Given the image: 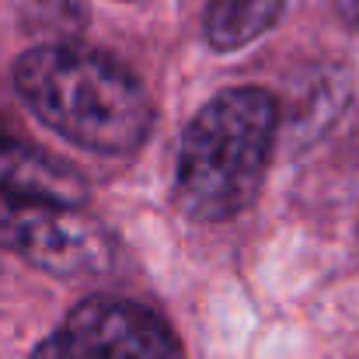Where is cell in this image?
Returning a JSON list of instances; mask_svg holds the SVG:
<instances>
[{
	"instance_id": "1",
	"label": "cell",
	"mask_w": 359,
	"mask_h": 359,
	"mask_svg": "<svg viewBox=\"0 0 359 359\" xmlns=\"http://www.w3.org/2000/svg\"><path fill=\"white\" fill-rule=\"evenodd\" d=\"M14 88L56 136L91 154L126 157L154 129V102L140 77L88 46H35L21 53Z\"/></svg>"
},
{
	"instance_id": "2",
	"label": "cell",
	"mask_w": 359,
	"mask_h": 359,
	"mask_svg": "<svg viewBox=\"0 0 359 359\" xmlns=\"http://www.w3.org/2000/svg\"><path fill=\"white\" fill-rule=\"evenodd\" d=\"M276 129V98L262 88H227L206 102L178 147V210L196 224H224L244 213L265 185Z\"/></svg>"
},
{
	"instance_id": "3",
	"label": "cell",
	"mask_w": 359,
	"mask_h": 359,
	"mask_svg": "<svg viewBox=\"0 0 359 359\" xmlns=\"http://www.w3.org/2000/svg\"><path fill=\"white\" fill-rule=\"evenodd\" d=\"M0 248L56 279H102L119 262L112 231L81 206L0 203Z\"/></svg>"
},
{
	"instance_id": "4",
	"label": "cell",
	"mask_w": 359,
	"mask_h": 359,
	"mask_svg": "<svg viewBox=\"0 0 359 359\" xmlns=\"http://www.w3.org/2000/svg\"><path fill=\"white\" fill-rule=\"evenodd\" d=\"M32 359H185L178 335L161 314L126 297H88Z\"/></svg>"
},
{
	"instance_id": "5",
	"label": "cell",
	"mask_w": 359,
	"mask_h": 359,
	"mask_svg": "<svg viewBox=\"0 0 359 359\" xmlns=\"http://www.w3.org/2000/svg\"><path fill=\"white\" fill-rule=\"evenodd\" d=\"M0 199L4 203H56L81 206L88 185L67 161L35 150L0 126Z\"/></svg>"
},
{
	"instance_id": "6",
	"label": "cell",
	"mask_w": 359,
	"mask_h": 359,
	"mask_svg": "<svg viewBox=\"0 0 359 359\" xmlns=\"http://www.w3.org/2000/svg\"><path fill=\"white\" fill-rule=\"evenodd\" d=\"M286 0H206L203 32L217 53H234L262 39L283 14Z\"/></svg>"
},
{
	"instance_id": "7",
	"label": "cell",
	"mask_w": 359,
	"mask_h": 359,
	"mask_svg": "<svg viewBox=\"0 0 359 359\" xmlns=\"http://www.w3.org/2000/svg\"><path fill=\"white\" fill-rule=\"evenodd\" d=\"M332 4H335V14H339V21H342L346 28L359 32V0H332Z\"/></svg>"
}]
</instances>
